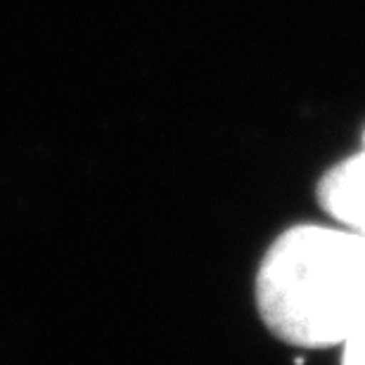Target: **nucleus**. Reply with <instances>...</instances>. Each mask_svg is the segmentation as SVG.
<instances>
[{
    "mask_svg": "<svg viewBox=\"0 0 365 365\" xmlns=\"http://www.w3.org/2000/svg\"><path fill=\"white\" fill-rule=\"evenodd\" d=\"M254 299L284 344L341 349L365 311V235L330 218L289 225L261 257Z\"/></svg>",
    "mask_w": 365,
    "mask_h": 365,
    "instance_id": "nucleus-1",
    "label": "nucleus"
},
{
    "mask_svg": "<svg viewBox=\"0 0 365 365\" xmlns=\"http://www.w3.org/2000/svg\"><path fill=\"white\" fill-rule=\"evenodd\" d=\"M316 202L330 221L365 235V126L359 150L337 159L318 176Z\"/></svg>",
    "mask_w": 365,
    "mask_h": 365,
    "instance_id": "nucleus-2",
    "label": "nucleus"
},
{
    "mask_svg": "<svg viewBox=\"0 0 365 365\" xmlns=\"http://www.w3.org/2000/svg\"><path fill=\"white\" fill-rule=\"evenodd\" d=\"M339 361L346 365H365V311L356 323L354 332L339 349Z\"/></svg>",
    "mask_w": 365,
    "mask_h": 365,
    "instance_id": "nucleus-3",
    "label": "nucleus"
}]
</instances>
